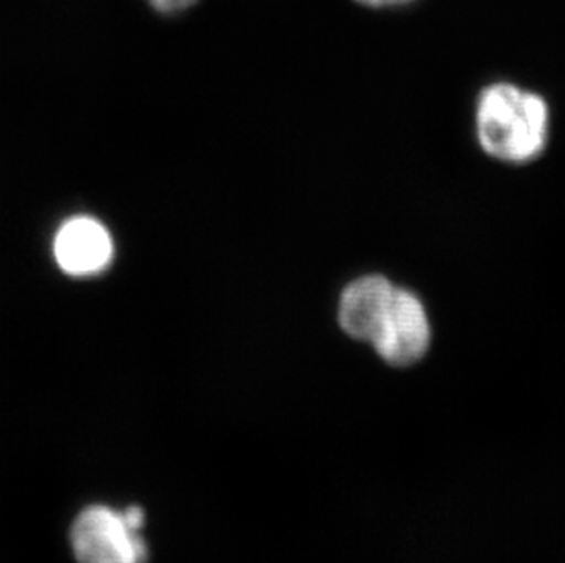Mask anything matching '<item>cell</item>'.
I'll list each match as a JSON object with an SVG mask.
<instances>
[{"instance_id":"obj_2","label":"cell","mask_w":565,"mask_h":563,"mask_svg":"<svg viewBox=\"0 0 565 563\" xmlns=\"http://www.w3.org/2000/svg\"><path fill=\"white\" fill-rule=\"evenodd\" d=\"M145 510L139 506L114 509L92 503L79 510L70 527V549L77 563H147Z\"/></svg>"},{"instance_id":"obj_1","label":"cell","mask_w":565,"mask_h":563,"mask_svg":"<svg viewBox=\"0 0 565 563\" xmlns=\"http://www.w3.org/2000/svg\"><path fill=\"white\" fill-rule=\"evenodd\" d=\"M476 125L487 155L509 163H525L544 150L550 108L539 94L498 83L481 92Z\"/></svg>"},{"instance_id":"obj_3","label":"cell","mask_w":565,"mask_h":563,"mask_svg":"<svg viewBox=\"0 0 565 563\" xmlns=\"http://www.w3.org/2000/svg\"><path fill=\"white\" fill-rule=\"evenodd\" d=\"M430 322L422 300L414 293L395 287L377 333L370 344L388 367H414L430 348Z\"/></svg>"},{"instance_id":"obj_4","label":"cell","mask_w":565,"mask_h":563,"mask_svg":"<svg viewBox=\"0 0 565 563\" xmlns=\"http://www.w3.org/2000/svg\"><path fill=\"white\" fill-rule=\"evenodd\" d=\"M54 249L61 269L75 277L102 272L114 255L107 229L92 219L66 222L55 236Z\"/></svg>"},{"instance_id":"obj_7","label":"cell","mask_w":565,"mask_h":563,"mask_svg":"<svg viewBox=\"0 0 565 563\" xmlns=\"http://www.w3.org/2000/svg\"><path fill=\"white\" fill-rule=\"evenodd\" d=\"M355 2L364 8H372V10H384V8L411 4L414 0H355Z\"/></svg>"},{"instance_id":"obj_5","label":"cell","mask_w":565,"mask_h":563,"mask_svg":"<svg viewBox=\"0 0 565 563\" xmlns=\"http://www.w3.org/2000/svg\"><path fill=\"white\" fill-rule=\"evenodd\" d=\"M395 286L379 275L358 278L342 291L339 304V325L348 337L372 342L377 333Z\"/></svg>"},{"instance_id":"obj_6","label":"cell","mask_w":565,"mask_h":563,"mask_svg":"<svg viewBox=\"0 0 565 563\" xmlns=\"http://www.w3.org/2000/svg\"><path fill=\"white\" fill-rule=\"evenodd\" d=\"M150 4L161 13H178V11L188 10L196 0H150Z\"/></svg>"}]
</instances>
